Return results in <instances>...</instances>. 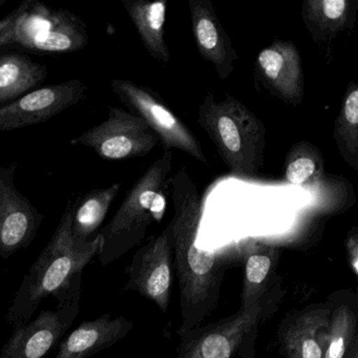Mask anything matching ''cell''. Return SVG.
<instances>
[{
    "instance_id": "obj_5",
    "label": "cell",
    "mask_w": 358,
    "mask_h": 358,
    "mask_svg": "<svg viewBox=\"0 0 358 358\" xmlns=\"http://www.w3.org/2000/svg\"><path fill=\"white\" fill-rule=\"evenodd\" d=\"M286 291L282 280L250 309L222 318L219 322L200 326L181 335L177 358H232L240 353L249 333L259 329L280 307Z\"/></svg>"
},
{
    "instance_id": "obj_16",
    "label": "cell",
    "mask_w": 358,
    "mask_h": 358,
    "mask_svg": "<svg viewBox=\"0 0 358 358\" xmlns=\"http://www.w3.org/2000/svg\"><path fill=\"white\" fill-rule=\"evenodd\" d=\"M244 278L241 292V311L257 305L280 280L278 276L280 251L273 246L248 238L241 244Z\"/></svg>"
},
{
    "instance_id": "obj_17",
    "label": "cell",
    "mask_w": 358,
    "mask_h": 358,
    "mask_svg": "<svg viewBox=\"0 0 358 358\" xmlns=\"http://www.w3.org/2000/svg\"><path fill=\"white\" fill-rule=\"evenodd\" d=\"M134 324L125 316L110 317L106 313L95 320L81 322L58 348L54 358H90L98 352L113 347L124 338Z\"/></svg>"
},
{
    "instance_id": "obj_14",
    "label": "cell",
    "mask_w": 358,
    "mask_h": 358,
    "mask_svg": "<svg viewBox=\"0 0 358 358\" xmlns=\"http://www.w3.org/2000/svg\"><path fill=\"white\" fill-rule=\"evenodd\" d=\"M332 303H313L286 314L276 333L278 352L285 358H322L317 333L330 320Z\"/></svg>"
},
{
    "instance_id": "obj_9",
    "label": "cell",
    "mask_w": 358,
    "mask_h": 358,
    "mask_svg": "<svg viewBox=\"0 0 358 358\" xmlns=\"http://www.w3.org/2000/svg\"><path fill=\"white\" fill-rule=\"evenodd\" d=\"M125 272L129 280L124 290L137 292L166 314L175 278L169 226L136 251Z\"/></svg>"
},
{
    "instance_id": "obj_12",
    "label": "cell",
    "mask_w": 358,
    "mask_h": 358,
    "mask_svg": "<svg viewBox=\"0 0 358 358\" xmlns=\"http://www.w3.org/2000/svg\"><path fill=\"white\" fill-rule=\"evenodd\" d=\"M255 70L265 89L289 106H299L305 95L303 62L290 41H274L262 50Z\"/></svg>"
},
{
    "instance_id": "obj_18",
    "label": "cell",
    "mask_w": 358,
    "mask_h": 358,
    "mask_svg": "<svg viewBox=\"0 0 358 358\" xmlns=\"http://www.w3.org/2000/svg\"><path fill=\"white\" fill-rule=\"evenodd\" d=\"M341 297L330 299L332 311L327 326L317 333L322 358L358 356V314L355 293L343 291Z\"/></svg>"
},
{
    "instance_id": "obj_21",
    "label": "cell",
    "mask_w": 358,
    "mask_h": 358,
    "mask_svg": "<svg viewBox=\"0 0 358 358\" xmlns=\"http://www.w3.org/2000/svg\"><path fill=\"white\" fill-rule=\"evenodd\" d=\"M122 5L146 51L154 59L167 64L171 59V52L165 41L167 0H122Z\"/></svg>"
},
{
    "instance_id": "obj_15",
    "label": "cell",
    "mask_w": 358,
    "mask_h": 358,
    "mask_svg": "<svg viewBox=\"0 0 358 358\" xmlns=\"http://www.w3.org/2000/svg\"><path fill=\"white\" fill-rule=\"evenodd\" d=\"M192 33L199 53L221 79L234 72L238 54L209 0H188Z\"/></svg>"
},
{
    "instance_id": "obj_6",
    "label": "cell",
    "mask_w": 358,
    "mask_h": 358,
    "mask_svg": "<svg viewBox=\"0 0 358 358\" xmlns=\"http://www.w3.org/2000/svg\"><path fill=\"white\" fill-rule=\"evenodd\" d=\"M15 43L18 51L62 55L81 51L89 43L87 26L76 14L24 0L17 7Z\"/></svg>"
},
{
    "instance_id": "obj_22",
    "label": "cell",
    "mask_w": 358,
    "mask_h": 358,
    "mask_svg": "<svg viewBox=\"0 0 358 358\" xmlns=\"http://www.w3.org/2000/svg\"><path fill=\"white\" fill-rule=\"evenodd\" d=\"M120 189V183L95 188L71 202V231L74 240L81 243L91 242L98 236Z\"/></svg>"
},
{
    "instance_id": "obj_10",
    "label": "cell",
    "mask_w": 358,
    "mask_h": 358,
    "mask_svg": "<svg viewBox=\"0 0 358 358\" xmlns=\"http://www.w3.org/2000/svg\"><path fill=\"white\" fill-rule=\"evenodd\" d=\"M87 85L73 79L38 87L20 99L0 108V131L41 124L87 98Z\"/></svg>"
},
{
    "instance_id": "obj_26",
    "label": "cell",
    "mask_w": 358,
    "mask_h": 358,
    "mask_svg": "<svg viewBox=\"0 0 358 358\" xmlns=\"http://www.w3.org/2000/svg\"><path fill=\"white\" fill-rule=\"evenodd\" d=\"M18 17V9L16 8L9 15L0 20V53L16 50L15 24Z\"/></svg>"
},
{
    "instance_id": "obj_2",
    "label": "cell",
    "mask_w": 358,
    "mask_h": 358,
    "mask_svg": "<svg viewBox=\"0 0 358 358\" xmlns=\"http://www.w3.org/2000/svg\"><path fill=\"white\" fill-rule=\"evenodd\" d=\"M99 249V234L91 242L74 240L68 203L51 240L22 278L8 311V324L14 328L28 324L41 301L49 296L57 299V309L80 301L83 269L97 257Z\"/></svg>"
},
{
    "instance_id": "obj_24",
    "label": "cell",
    "mask_w": 358,
    "mask_h": 358,
    "mask_svg": "<svg viewBox=\"0 0 358 358\" xmlns=\"http://www.w3.org/2000/svg\"><path fill=\"white\" fill-rule=\"evenodd\" d=\"M284 169L285 179L288 183L307 188L324 175V157L310 142H297L289 150Z\"/></svg>"
},
{
    "instance_id": "obj_7",
    "label": "cell",
    "mask_w": 358,
    "mask_h": 358,
    "mask_svg": "<svg viewBox=\"0 0 358 358\" xmlns=\"http://www.w3.org/2000/svg\"><path fill=\"white\" fill-rule=\"evenodd\" d=\"M110 87L129 112L148 123L158 136L164 150H179L208 165L206 155L194 131L165 106L156 92L127 79H114Z\"/></svg>"
},
{
    "instance_id": "obj_19",
    "label": "cell",
    "mask_w": 358,
    "mask_h": 358,
    "mask_svg": "<svg viewBox=\"0 0 358 358\" xmlns=\"http://www.w3.org/2000/svg\"><path fill=\"white\" fill-rule=\"evenodd\" d=\"M357 0H305L301 15L314 43L330 45L354 26Z\"/></svg>"
},
{
    "instance_id": "obj_8",
    "label": "cell",
    "mask_w": 358,
    "mask_h": 358,
    "mask_svg": "<svg viewBox=\"0 0 358 358\" xmlns=\"http://www.w3.org/2000/svg\"><path fill=\"white\" fill-rule=\"evenodd\" d=\"M160 143L143 119L129 110L108 108L106 120L71 140L73 146H85L110 161L144 157Z\"/></svg>"
},
{
    "instance_id": "obj_4",
    "label": "cell",
    "mask_w": 358,
    "mask_h": 358,
    "mask_svg": "<svg viewBox=\"0 0 358 358\" xmlns=\"http://www.w3.org/2000/svg\"><path fill=\"white\" fill-rule=\"evenodd\" d=\"M198 122L217 148L228 171L238 178H253L265 160L266 127L240 100L226 94L205 96Z\"/></svg>"
},
{
    "instance_id": "obj_27",
    "label": "cell",
    "mask_w": 358,
    "mask_h": 358,
    "mask_svg": "<svg viewBox=\"0 0 358 358\" xmlns=\"http://www.w3.org/2000/svg\"><path fill=\"white\" fill-rule=\"evenodd\" d=\"M345 257L348 266L352 273L357 278L358 275V228L354 226L349 232L345 241Z\"/></svg>"
},
{
    "instance_id": "obj_23",
    "label": "cell",
    "mask_w": 358,
    "mask_h": 358,
    "mask_svg": "<svg viewBox=\"0 0 358 358\" xmlns=\"http://www.w3.org/2000/svg\"><path fill=\"white\" fill-rule=\"evenodd\" d=\"M333 138L339 154L358 171V85L351 81L345 90L341 110L334 121Z\"/></svg>"
},
{
    "instance_id": "obj_25",
    "label": "cell",
    "mask_w": 358,
    "mask_h": 358,
    "mask_svg": "<svg viewBox=\"0 0 358 358\" xmlns=\"http://www.w3.org/2000/svg\"><path fill=\"white\" fill-rule=\"evenodd\" d=\"M307 189L313 198L309 208L320 215L343 213L355 201L351 184L338 176L324 175Z\"/></svg>"
},
{
    "instance_id": "obj_3",
    "label": "cell",
    "mask_w": 358,
    "mask_h": 358,
    "mask_svg": "<svg viewBox=\"0 0 358 358\" xmlns=\"http://www.w3.org/2000/svg\"><path fill=\"white\" fill-rule=\"evenodd\" d=\"M173 150H164L134 184L110 223L99 231L97 257L110 265L141 244L152 222H160L166 210L167 184L173 169Z\"/></svg>"
},
{
    "instance_id": "obj_11",
    "label": "cell",
    "mask_w": 358,
    "mask_h": 358,
    "mask_svg": "<svg viewBox=\"0 0 358 358\" xmlns=\"http://www.w3.org/2000/svg\"><path fill=\"white\" fill-rule=\"evenodd\" d=\"M17 163L0 166V257L8 259L36 238L43 215L16 188Z\"/></svg>"
},
{
    "instance_id": "obj_1",
    "label": "cell",
    "mask_w": 358,
    "mask_h": 358,
    "mask_svg": "<svg viewBox=\"0 0 358 358\" xmlns=\"http://www.w3.org/2000/svg\"><path fill=\"white\" fill-rule=\"evenodd\" d=\"M173 215L169 236L173 269L180 292L179 336L202 326L219 303L227 262L217 250H203L196 244L202 219L198 187L185 167L171 179Z\"/></svg>"
},
{
    "instance_id": "obj_13",
    "label": "cell",
    "mask_w": 358,
    "mask_h": 358,
    "mask_svg": "<svg viewBox=\"0 0 358 358\" xmlns=\"http://www.w3.org/2000/svg\"><path fill=\"white\" fill-rule=\"evenodd\" d=\"M76 301L62 309L47 310L33 322L14 328L0 358H43L59 343L80 312Z\"/></svg>"
},
{
    "instance_id": "obj_20",
    "label": "cell",
    "mask_w": 358,
    "mask_h": 358,
    "mask_svg": "<svg viewBox=\"0 0 358 358\" xmlns=\"http://www.w3.org/2000/svg\"><path fill=\"white\" fill-rule=\"evenodd\" d=\"M48 77L45 64L16 50L0 53V108L38 89Z\"/></svg>"
}]
</instances>
